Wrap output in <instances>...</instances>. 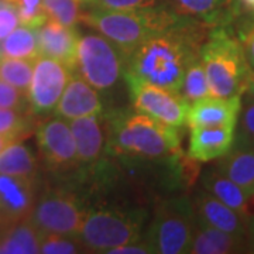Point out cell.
I'll list each match as a JSON object with an SVG mask.
<instances>
[{
  "mask_svg": "<svg viewBox=\"0 0 254 254\" xmlns=\"http://www.w3.org/2000/svg\"><path fill=\"white\" fill-rule=\"evenodd\" d=\"M108 153L126 163H165L180 154L178 128L138 110L116 109L105 113Z\"/></svg>",
  "mask_w": 254,
  "mask_h": 254,
  "instance_id": "1",
  "label": "cell"
},
{
  "mask_svg": "<svg viewBox=\"0 0 254 254\" xmlns=\"http://www.w3.org/2000/svg\"><path fill=\"white\" fill-rule=\"evenodd\" d=\"M193 23L148 38L126 57L125 73L140 81L180 92L190 64L199 55Z\"/></svg>",
  "mask_w": 254,
  "mask_h": 254,
  "instance_id": "2",
  "label": "cell"
},
{
  "mask_svg": "<svg viewBox=\"0 0 254 254\" xmlns=\"http://www.w3.org/2000/svg\"><path fill=\"white\" fill-rule=\"evenodd\" d=\"M82 21L110 40L127 57L148 38L190 24V17L171 7L170 3H164L154 7L123 11L88 7Z\"/></svg>",
  "mask_w": 254,
  "mask_h": 254,
  "instance_id": "3",
  "label": "cell"
},
{
  "mask_svg": "<svg viewBox=\"0 0 254 254\" xmlns=\"http://www.w3.org/2000/svg\"><path fill=\"white\" fill-rule=\"evenodd\" d=\"M199 55L212 96L232 98L245 93L250 66L242 43L225 28H215L209 34L206 43L200 46Z\"/></svg>",
  "mask_w": 254,
  "mask_h": 254,
  "instance_id": "4",
  "label": "cell"
},
{
  "mask_svg": "<svg viewBox=\"0 0 254 254\" xmlns=\"http://www.w3.org/2000/svg\"><path fill=\"white\" fill-rule=\"evenodd\" d=\"M147 210L141 208L102 206L86 210L78 239L86 253H108L137 242L147 220Z\"/></svg>",
  "mask_w": 254,
  "mask_h": 254,
  "instance_id": "5",
  "label": "cell"
},
{
  "mask_svg": "<svg viewBox=\"0 0 254 254\" xmlns=\"http://www.w3.org/2000/svg\"><path fill=\"white\" fill-rule=\"evenodd\" d=\"M195 226L192 200L185 195L174 196L158 205L143 239L151 253L184 254L188 252Z\"/></svg>",
  "mask_w": 254,
  "mask_h": 254,
  "instance_id": "6",
  "label": "cell"
},
{
  "mask_svg": "<svg viewBox=\"0 0 254 254\" xmlns=\"http://www.w3.org/2000/svg\"><path fill=\"white\" fill-rule=\"evenodd\" d=\"M126 55L102 34L81 36L76 54V72L100 93L112 91L125 79Z\"/></svg>",
  "mask_w": 254,
  "mask_h": 254,
  "instance_id": "7",
  "label": "cell"
},
{
  "mask_svg": "<svg viewBox=\"0 0 254 254\" xmlns=\"http://www.w3.org/2000/svg\"><path fill=\"white\" fill-rule=\"evenodd\" d=\"M86 210L73 192L50 188L36 200L28 219L40 233L78 236Z\"/></svg>",
  "mask_w": 254,
  "mask_h": 254,
  "instance_id": "8",
  "label": "cell"
},
{
  "mask_svg": "<svg viewBox=\"0 0 254 254\" xmlns=\"http://www.w3.org/2000/svg\"><path fill=\"white\" fill-rule=\"evenodd\" d=\"M125 81L134 109L164 125L177 128L185 126L190 103L182 98L180 92L140 81L126 73Z\"/></svg>",
  "mask_w": 254,
  "mask_h": 254,
  "instance_id": "9",
  "label": "cell"
},
{
  "mask_svg": "<svg viewBox=\"0 0 254 254\" xmlns=\"http://www.w3.org/2000/svg\"><path fill=\"white\" fill-rule=\"evenodd\" d=\"M72 71L57 60L38 55L28 88L30 112L36 116L54 113Z\"/></svg>",
  "mask_w": 254,
  "mask_h": 254,
  "instance_id": "10",
  "label": "cell"
},
{
  "mask_svg": "<svg viewBox=\"0 0 254 254\" xmlns=\"http://www.w3.org/2000/svg\"><path fill=\"white\" fill-rule=\"evenodd\" d=\"M37 144L46 163L55 170L79 168L76 145L69 123L61 118L48 119L36 131Z\"/></svg>",
  "mask_w": 254,
  "mask_h": 254,
  "instance_id": "11",
  "label": "cell"
},
{
  "mask_svg": "<svg viewBox=\"0 0 254 254\" xmlns=\"http://www.w3.org/2000/svg\"><path fill=\"white\" fill-rule=\"evenodd\" d=\"M79 168H96L108 154V125L105 112L69 120Z\"/></svg>",
  "mask_w": 254,
  "mask_h": 254,
  "instance_id": "12",
  "label": "cell"
},
{
  "mask_svg": "<svg viewBox=\"0 0 254 254\" xmlns=\"http://www.w3.org/2000/svg\"><path fill=\"white\" fill-rule=\"evenodd\" d=\"M36 200L34 180L0 174V227L27 219Z\"/></svg>",
  "mask_w": 254,
  "mask_h": 254,
  "instance_id": "13",
  "label": "cell"
},
{
  "mask_svg": "<svg viewBox=\"0 0 254 254\" xmlns=\"http://www.w3.org/2000/svg\"><path fill=\"white\" fill-rule=\"evenodd\" d=\"M36 34L40 55L57 60L72 72H76V54L81 38L76 28L48 18L44 24L36 28Z\"/></svg>",
  "mask_w": 254,
  "mask_h": 254,
  "instance_id": "14",
  "label": "cell"
},
{
  "mask_svg": "<svg viewBox=\"0 0 254 254\" xmlns=\"http://www.w3.org/2000/svg\"><path fill=\"white\" fill-rule=\"evenodd\" d=\"M103 112L105 108L100 92L89 85L79 73L73 72L55 108L54 116L69 122L73 119L100 115Z\"/></svg>",
  "mask_w": 254,
  "mask_h": 254,
  "instance_id": "15",
  "label": "cell"
},
{
  "mask_svg": "<svg viewBox=\"0 0 254 254\" xmlns=\"http://www.w3.org/2000/svg\"><path fill=\"white\" fill-rule=\"evenodd\" d=\"M192 205L196 215V222L236 236L246 237L249 216H245L225 205L206 190L202 188L196 190Z\"/></svg>",
  "mask_w": 254,
  "mask_h": 254,
  "instance_id": "16",
  "label": "cell"
},
{
  "mask_svg": "<svg viewBox=\"0 0 254 254\" xmlns=\"http://www.w3.org/2000/svg\"><path fill=\"white\" fill-rule=\"evenodd\" d=\"M242 108V96L218 98L208 96L190 103L187 125L190 127L230 126L236 127Z\"/></svg>",
  "mask_w": 254,
  "mask_h": 254,
  "instance_id": "17",
  "label": "cell"
},
{
  "mask_svg": "<svg viewBox=\"0 0 254 254\" xmlns=\"http://www.w3.org/2000/svg\"><path fill=\"white\" fill-rule=\"evenodd\" d=\"M236 127H190L188 157L198 163H209L226 154L235 143Z\"/></svg>",
  "mask_w": 254,
  "mask_h": 254,
  "instance_id": "18",
  "label": "cell"
},
{
  "mask_svg": "<svg viewBox=\"0 0 254 254\" xmlns=\"http://www.w3.org/2000/svg\"><path fill=\"white\" fill-rule=\"evenodd\" d=\"M188 254L246 253V237L236 236L196 222Z\"/></svg>",
  "mask_w": 254,
  "mask_h": 254,
  "instance_id": "19",
  "label": "cell"
},
{
  "mask_svg": "<svg viewBox=\"0 0 254 254\" xmlns=\"http://www.w3.org/2000/svg\"><path fill=\"white\" fill-rule=\"evenodd\" d=\"M219 171L237 184L246 195L254 198V151L253 147L233 143L232 148L216 165Z\"/></svg>",
  "mask_w": 254,
  "mask_h": 254,
  "instance_id": "20",
  "label": "cell"
},
{
  "mask_svg": "<svg viewBox=\"0 0 254 254\" xmlns=\"http://www.w3.org/2000/svg\"><path fill=\"white\" fill-rule=\"evenodd\" d=\"M202 188L213 195L216 199L223 202L225 205L237 210L239 213L249 216V202L250 198L237 184L229 180L225 174H222L218 168H209L202 174L200 178Z\"/></svg>",
  "mask_w": 254,
  "mask_h": 254,
  "instance_id": "21",
  "label": "cell"
},
{
  "mask_svg": "<svg viewBox=\"0 0 254 254\" xmlns=\"http://www.w3.org/2000/svg\"><path fill=\"white\" fill-rule=\"evenodd\" d=\"M0 253L6 254H37L40 253L41 233L30 219H23L11 225L1 227Z\"/></svg>",
  "mask_w": 254,
  "mask_h": 254,
  "instance_id": "22",
  "label": "cell"
},
{
  "mask_svg": "<svg viewBox=\"0 0 254 254\" xmlns=\"http://www.w3.org/2000/svg\"><path fill=\"white\" fill-rule=\"evenodd\" d=\"M37 171L36 155L20 141L11 143L0 153V174L34 180Z\"/></svg>",
  "mask_w": 254,
  "mask_h": 254,
  "instance_id": "23",
  "label": "cell"
},
{
  "mask_svg": "<svg viewBox=\"0 0 254 254\" xmlns=\"http://www.w3.org/2000/svg\"><path fill=\"white\" fill-rule=\"evenodd\" d=\"M38 55L40 48L34 28L24 26L16 27L3 41H0V57L36 61Z\"/></svg>",
  "mask_w": 254,
  "mask_h": 254,
  "instance_id": "24",
  "label": "cell"
},
{
  "mask_svg": "<svg viewBox=\"0 0 254 254\" xmlns=\"http://www.w3.org/2000/svg\"><path fill=\"white\" fill-rule=\"evenodd\" d=\"M180 93L190 105L200 99H205L208 96H212L210 88H209L208 76L205 72L200 55H198L190 64V66L187 68L184 79H182Z\"/></svg>",
  "mask_w": 254,
  "mask_h": 254,
  "instance_id": "25",
  "label": "cell"
},
{
  "mask_svg": "<svg viewBox=\"0 0 254 254\" xmlns=\"http://www.w3.org/2000/svg\"><path fill=\"white\" fill-rule=\"evenodd\" d=\"M34 61L0 57V79L28 95Z\"/></svg>",
  "mask_w": 254,
  "mask_h": 254,
  "instance_id": "26",
  "label": "cell"
},
{
  "mask_svg": "<svg viewBox=\"0 0 254 254\" xmlns=\"http://www.w3.org/2000/svg\"><path fill=\"white\" fill-rule=\"evenodd\" d=\"M43 6L50 20L68 27H75L83 18L81 0H43Z\"/></svg>",
  "mask_w": 254,
  "mask_h": 254,
  "instance_id": "27",
  "label": "cell"
},
{
  "mask_svg": "<svg viewBox=\"0 0 254 254\" xmlns=\"http://www.w3.org/2000/svg\"><path fill=\"white\" fill-rule=\"evenodd\" d=\"M174 9L190 17L210 21L216 18L229 0H167Z\"/></svg>",
  "mask_w": 254,
  "mask_h": 254,
  "instance_id": "28",
  "label": "cell"
},
{
  "mask_svg": "<svg viewBox=\"0 0 254 254\" xmlns=\"http://www.w3.org/2000/svg\"><path fill=\"white\" fill-rule=\"evenodd\" d=\"M33 118L27 112L0 108V134L23 140L31 131Z\"/></svg>",
  "mask_w": 254,
  "mask_h": 254,
  "instance_id": "29",
  "label": "cell"
},
{
  "mask_svg": "<svg viewBox=\"0 0 254 254\" xmlns=\"http://www.w3.org/2000/svg\"><path fill=\"white\" fill-rule=\"evenodd\" d=\"M40 253L43 254H78L86 253L85 247L78 236L58 235V233H41Z\"/></svg>",
  "mask_w": 254,
  "mask_h": 254,
  "instance_id": "30",
  "label": "cell"
},
{
  "mask_svg": "<svg viewBox=\"0 0 254 254\" xmlns=\"http://www.w3.org/2000/svg\"><path fill=\"white\" fill-rule=\"evenodd\" d=\"M9 1L17 10L20 26L36 30L48 20V16L43 6V0H9Z\"/></svg>",
  "mask_w": 254,
  "mask_h": 254,
  "instance_id": "31",
  "label": "cell"
},
{
  "mask_svg": "<svg viewBox=\"0 0 254 254\" xmlns=\"http://www.w3.org/2000/svg\"><path fill=\"white\" fill-rule=\"evenodd\" d=\"M237 131L235 130V143L253 147L254 145V99L246 95L237 118Z\"/></svg>",
  "mask_w": 254,
  "mask_h": 254,
  "instance_id": "32",
  "label": "cell"
},
{
  "mask_svg": "<svg viewBox=\"0 0 254 254\" xmlns=\"http://www.w3.org/2000/svg\"><path fill=\"white\" fill-rule=\"evenodd\" d=\"M164 3H168L167 0H91L86 7L98 10H136L145 9V7H154Z\"/></svg>",
  "mask_w": 254,
  "mask_h": 254,
  "instance_id": "33",
  "label": "cell"
},
{
  "mask_svg": "<svg viewBox=\"0 0 254 254\" xmlns=\"http://www.w3.org/2000/svg\"><path fill=\"white\" fill-rule=\"evenodd\" d=\"M0 108L28 112L30 110L28 95L18 91L17 88L11 86L3 79H0Z\"/></svg>",
  "mask_w": 254,
  "mask_h": 254,
  "instance_id": "34",
  "label": "cell"
},
{
  "mask_svg": "<svg viewBox=\"0 0 254 254\" xmlns=\"http://www.w3.org/2000/svg\"><path fill=\"white\" fill-rule=\"evenodd\" d=\"M20 24L16 7L9 0H0V41H3L10 33Z\"/></svg>",
  "mask_w": 254,
  "mask_h": 254,
  "instance_id": "35",
  "label": "cell"
},
{
  "mask_svg": "<svg viewBox=\"0 0 254 254\" xmlns=\"http://www.w3.org/2000/svg\"><path fill=\"white\" fill-rule=\"evenodd\" d=\"M109 254H151V250L144 242V239H138L137 242L112 250Z\"/></svg>",
  "mask_w": 254,
  "mask_h": 254,
  "instance_id": "36",
  "label": "cell"
},
{
  "mask_svg": "<svg viewBox=\"0 0 254 254\" xmlns=\"http://www.w3.org/2000/svg\"><path fill=\"white\" fill-rule=\"evenodd\" d=\"M242 47H243L246 61L249 64V66L254 69V27L246 34L242 41Z\"/></svg>",
  "mask_w": 254,
  "mask_h": 254,
  "instance_id": "37",
  "label": "cell"
},
{
  "mask_svg": "<svg viewBox=\"0 0 254 254\" xmlns=\"http://www.w3.org/2000/svg\"><path fill=\"white\" fill-rule=\"evenodd\" d=\"M246 253H254V215H249V219H247Z\"/></svg>",
  "mask_w": 254,
  "mask_h": 254,
  "instance_id": "38",
  "label": "cell"
},
{
  "mask_svg": "<svg viewBox=\"0 0 254 254\" xmlns=\"http://www.w3.org/2000/svg\"><path fill=\"white\" fill-rule=\"evenodd\" d=\"M246 95L252 96L254 99V69L250 68V72L247 76V83H246Z\"/></svg>",
  "mask_w": 254,
  "mask_h": 254,
  "instance_id": "39",
  "label": "cell"
},
{
  "mask_svg": "<svg viewBox=\"0 0 254 254\" xmlns=\"http://www.w3.org/2000/svg\"><path fill=\"white\" fill-rule=\"evenodd\" d=\"M14 141H20V140L13 136H4V134H0V153H1L7 145L11 144V143H14Z\"/></svg>",
  "mask_w": 254,
  "mask_h": 254,
  "instance_id": "40",
  "label": "cell"
},
{
  "mask_svg": "<svg viewBox=\"0 0 254 254\" xmlns=\"http://www.w3.org/2000/svg\"><path fill=\"white\" fill-rule=\"evenodd\" d=\"M240 1L245 4L246 7H249V9L254 11V0H240Z\"/></svg>",
  "mask_w": 254,
  "mask_h": 254,
  "instance_id": "41",
  "label": "cell"
},
{
  "mask_svg": "<svg viewBox=\"0 0 254 254\" xmlns=\"http://www.w3.org/2000/svg\"><path fill=\"white\" fill-rule=\"evenodd\" d=\"M81 1L85 4V6H86V4H89V1H91V0H81Z\"/></svg>",
  "mask_w": 254,
  "mask_h": 254,
  "instance_id": "42",
  "label": "cell"
},
{
  "mask_svg": "<svg viewBox=\"0 0 254 254\" xmlns=\"http://www.w3.org/2000/svg\"><path fill=\"white\" fill-rule=\"evenodd\" d=\"M253 151H254V145H253Z\"/></svg>",
  "mask_w": 254,
  "mask_h": 254,
  "instance_id": "43",
  "label": "cell"
}]
</instances>
